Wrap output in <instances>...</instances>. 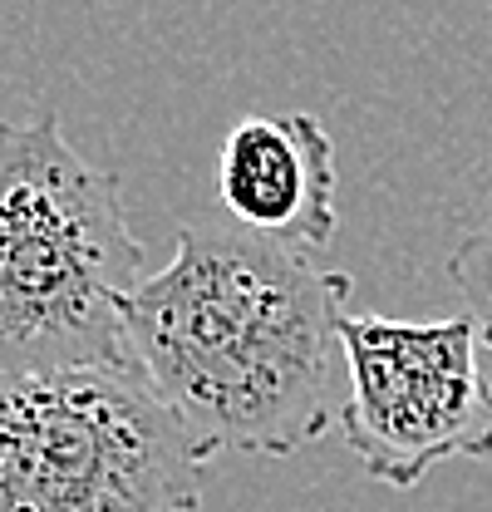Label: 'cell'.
I'll list each match as a JSON object with an SVG mask.
<instances>
[{
	"label": "cell",
	"instance_id": "1",
	"mask_svg": "<svg viewBox=\"0 0 492 512\" xmlns=\"http://www.w3.org/2000/svg\"><path fill=\"white\" fill-rule=\"evenodd\" d=\"M345 301V271H320L237 227H183L173 261L128 291L123 335L207 463L217 453L291 458L335 424Z\"/></svg>",
	"mask_w": 492,
	"mask_h": 512
},
{
	"label": "cell",
	"instance_id": "2",
	"mask_svg": "<svg viewBox=\"0 0 492 512\" xmlns=\"http://www.w3.org/2000/svg\"><path fill=\"white\" fill-rule=\"evenodd\" d=\"M143 276L119 173L79 158L55 114L0 124V380L133 360L123 301Z\"/></svg>",
	"mask_w": 492,
	"mask_h": 512
},
{
	"label": "cell",
	"instance_id": "3",
	"mask_svg": "<svg viewBox=\"0 0 492 512\" xmlns=\"http://www.w3.org/2000/svg\"><path fill=\"white\" fill-rule=\"evenodd\" d=\"M202 473L138 360L0 380V512H197Z\"/></svg>",
	"mask_w": 492,
	"mask_h": 512
},
{
	"label": "cell",
	"instance_id": "4",
	"mask_svg": "<svg viewBox=\"0 0 492 512\" xmlns=\"http://www.w3.org/2000/svg\"><path fill=\"white\" fill-rule=\"evenodd\" d=\"M345 448L384 488H419L453 458H492V375L473 316H345Z\"/></svg>",
	"mask_w": 492,
	"mask_h": 512
},
{
	"label": "cell",
	"instance_id": "5",
	"mask_svg": "<svg viewBox=\"0 0 492 512\" xmlns=\"http://www.w3.org/2000/svg\"><path fill=\"white\" fill-rule=\"evenodd\" d=\"M217 202L246 237L306 256L340 232V163L315 114H246L217 148Z\"/></svg>",
	"mask_w": 492,
	"mask_h": 512
},
{
	"label": "cell",
	"instance_id": "6",
	"mask_svg": "<svg viewBox=\"0 0 492 512\" xmlns=\"http://www.w3.org/2000/svg\"><path fill=\"white\" fill-rule=\"evenodd\" d=\"M448 276H453L458 296L468 301V316L478 325L483 360H488V375H492V207L478 217V227L453 247V256H448Z\"/></svg>",
	"mask_w": 492,
	"mask_h": 512
}]
</instances>
